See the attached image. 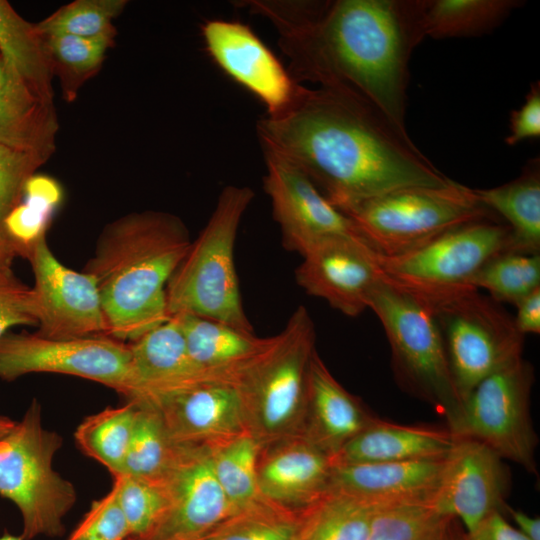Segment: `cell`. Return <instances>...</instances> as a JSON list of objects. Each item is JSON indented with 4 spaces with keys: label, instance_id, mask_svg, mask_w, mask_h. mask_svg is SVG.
<instances>
[{
    "label": "cell",
    "instance_id": "obj_29",
    "mask_svg": "<svg viewBox=\"0 0 540 540\" xmlns=\"http://www.w3.org/2000/svg\"><path fill=\"white\" fill-rule=\"evenodd\" d=\"M0 56L34 93L54 102V91L43 36L6 0H0Z\"/></svg>",
    "mask_w": 540,
    "mask_h": 540
},
{
    "label": "cell",
    "instance_id": "obj_43",
    "mask_svg": "<svg viewBox=\"0 0 540 540\" xmlns=\"http://www.w3.org/2000/svg\"><path fill=\"white\" fill-rule=\"evenodd\" d=\"M540 136V83H532L523 105L511 111L509 134L505 138L510 146Z\"/></svg>",
    "mask_w": 540,
    "mask_h": 540
},
{
    "label": "cell",
    "instance_id": "obj_40",
    "mask_svg": "<svg viewBox=\"0 0 540 540\" xmlns=\"http://www.w3.org/2000/svg\"><path fill=\"white\" fill-rule=\"evenodd\" d=\"M46 162L36 154L0 145V230H5L6 217L21 203L28 180Z\"/></svg>",
    "mask_w": 540,
    "mask_h": 540
},
{
    "label": "cell",
    "instance_id": "obj_9",
    "mask_svg": "<svg viewBox=\"0 0 540 540\" xmlns=\"http://www.w3.org/2000/svg\"><path fill=\"white\" fill-rule=\"evenodd\" d=\"M423 298L440 329L461 404L483 379L522 356L524 335L514 317L479 290Z\"/></svg>",
    "mask_w": 540,
    "mask_h": 540
},
{
    "label": "cell",
    "instance_id": "obj_3",
    "mask_svg": "<svg viewBox=\"0 0 540 540\" xmlns=\"http://www.w3.org/2000/svg\"><path fill=\"white\" fill-rule=\"evenodd\" d=\"M191 242L183 221L162 211L106 226L84 271L95 279L112 338L134 342L169 319L166 285Z\"/></svg>",
    "mask_w": 540,
    "mask_h": 540
},
{
    "label": "cell",
    "instance_id": "obj_20",
    "mask_svg": "<svg viewBox=\"0 0 540 540\" xmlns=\"http://www.w3.org/2000/svg\"><path fill=\"white\" fill-rule=\"evenodd\" d=\"M159 413L170 439L210 447L247 432L238 383L208 381L164 399Z\"/></svg>",
    "mask_w": 540,
    "mask_h": 540
},
{
    "label": "cell",
    "instance_id": "obj_26",
    "mask_svg": "<svg viewBox=\"0 0 540 540\" xmlns=\"http://www.w3.org/2000/svg\"><path fill=\"white\" fill-rule=\"evenodd\" d=\"M456 440L448 428L400 425L379 418L343 446L331 461L345 464L443 458Z\"/></svg>",
    "mask_w": 540,
    "mask_h": 540
},
{
    "label": "cell",
    "instance_id": "obj_25",
    "mask_svg": "<svg viewBox=\"0 0 540 540\" xmlns=\"http://www.w3.org/2000/svg\"><path fill=\"white\" fill-rule=\"evenodd\" d=\"M58 130L54 102L34 93L0 56V145L48 160Z\"/></svg>",
    "mask_w": 540,
    "mask_h": 540
},
{
    "label": "cell",
    "instance_id": "obj_37",
    "mask_svg": "<svg viewBox=\"0 0 540 540\" xmlns=\"http://www.w3.org/2000/svg\"><path fill=\"white\" fill-rule=\"evenodd\" d=\"M298 512L267 500L238 510L204 540H295Z\"/></svg>",
    "mask_w": 540,
    "mask_h": 540
},
{
    "label": "cell",
    "instance_id": "obj_36",
    "mask_svg": "<svg viewBox=\"0 0 540 540\" xmlns=\"http://www.w3.org/2000/svg\"><path fill=\"white\" fill-rule=\"evenodd\" d=\"M126 0H75L36 23L43 35H68L115 44L113 20L127 5Z\"/></svg>",
    "mask_w": 540,
    "mask_h": 540
},
{
    "label": "cell",
    "instance_id": "obj_49",
    "mask_svg": "<svg viewBox=\"0 0 540 540\" xmlns=\"http://www.w3.org/2000/svg\"><path fill=\"white\" fill-rule=\"evenodd\" d=\"M16 421L0 415V439L5 437L15 426Z\"/></svg>",
    "mask_w": 540,
    "mask_h": 540
},
{
    "label": "cell",
    "instance_id": "obj_23",
    "mask_svg": "<svg viewBox=\"0 0 540 540\" xmlns=\"http://www.w3.org/2000/svg\"><path fill=\"white\" fill-rule=\"evenodd\" d=\"M171 317L178 321L193 362L216 381L238 383L276 341V335L259 337L254 331L188 313Z\"/></svg>",
    "mask_w": 540,
    "mask_h": 540
},
{
    "label": "cell",
    "instance_id": "obj_12",
    "mask_svg": "<svg viewBox=\"0 0 540 540\" xmlns=\"http://www.w3.org/2000/svg\"><path fill=\"white\" fill-rule=\"evenodd\" d=\"M130 362V346L106 336L49 339L7 333L0 339V379L9 382L30 373H59L101 383L125 397Z\"/></svg>",
    "mask_w": 540,
    "mask_h": 540
},
{
    "label": "cell",
    "instance_id": "obj_44",
    "mask_svg": "<svg viewBox=\"0 0 540 540\" xmlns=\"http://www.w3.org/2000/svg\"><path fill=\"white\" fill-rule=\"evenodd\" d=\"M464 540H530L513 527L501 512L486 517L471 532L464 533Z\"/></svg>",
    "mask_w": 540,
    "mask_h": 540
},
{
    "label": "cell",
    "instance_id": "obj_46",
    "mask_svg": "<svg viewBox=\"0 0 540 540\" xmlns=\"http://www.w3.org/2000/svg\"><path fill=\"white\" fill-rule=\"evenodd\" d=\"M17 256L26 257V249L5 230H0V278L13 275L12 264Z\"/></svg>",
    "mask_w": 540,
    "mask_h": 540
},
{
    "label": "cell",
    "instance_id": "obj_32",
    "mask_svg": "<svg viewBox=\"0 0 540 540\" xmlns=\"http://www.w3.org/2000/svg\"><path fill=\"white\" fill-rule=\"evenodd\" d=\"M207 449L214 476L235 512L266 500L257 477L261 446L248 432Z\"/></svg>",
    "mask_w": 540,
    "mask_h": 540
},
{
    "label": "cell",
    "instance_id": "obj_15",
    "mask_svg": "<svg viewBox=\"0 0 540 540\" xmlns=\"http://www.w3.org/2000/svg\"><path fill=\"white\" fill-rule=\"evenodd\" d=\"M161 482L167 507L142 540H204L235 512L214 476L205 446L183 445Z\"/></svg>",
    "mask_w": 540,
    "mask_h": 540
},
{
    "label": "cell",
    "instance_id": "obj_13",
    "mask_svg": "<svg viewBox=\"0 0 540 540\" xmlns=\"http://www.w3.org/2000/svg\"><path fill=\"white\" fill-rule=\"evenodd\" d=\"M26 258L34 274L37 335L49 339L109 335L99 291L89 273L64 266L50 250L46 234L29 246Z\"/></svg>",
    "mask_w": 540,
    "mask_h": 540
},
{
    "label": "cell",
    "instance_id": "obj_39",
    "mask_svg": "<svg viewBox=\"0 0 540 540\" xmlns=\"http://www.w3.org/2000/svg\"><path fill=\"white\" fill-rule=\"evenodd\" d=\"M113 483L131 537L144 539L159 522L167 507L164 484L125 474L115 476Z\"/></svg>",
    "mask_w": 540,
    "mask_h": 540
},
{
    "label": "cell",
    "instance_id": "obj_27",
    "mask_svg": "<svg viewBox=\"0 0 540 540\" xmlns=\"http://www.w3.org/2000/svg\"><path fill=\"white\" fill-rule=\"evenodd\" d=\"M482 205L501 216L510 230L509 252L540 254V160L530 159L521 174L497 187L474 189Z\"/></svg>",
    "mask_w": 540,
    "mask_h": 540
},
{
    "label": "cell",
    "instance_id": "obj_31",
    "mask_svg": "<svg viewBox=\"0 0 540 540\" xmlns=\"http://www.w3.org/2000/svg\"><path fill=\"white\" fill-rule=\"evenodd\" d=\"M139 407L131 402L87 416L74 432L78 448L113 475H120L134 433Z\"/></svg>",
    "mask_w": 540,
    "mask_h": 540
},
{
    "label": "cell",
    "instance_id": "obj_41",
    "mask_svg": "<svg viewBox=\"0 0 540 540\" xmlns=\"http://www.w3.org/2000/svg\"><path fill=\"white\" fill-rule=\"evenodd\" d=\"M130 528L118 500L116 485L91 503L83 519L66 540H128Z\"/></svg>",
    "mask_w": 540,
    "mask_h": 540
},
{
    "label": "cell",
    "instance_id": "obj_47",
    "mask_svg": "<svg viewBox=\"0 0 540 540\" xmlns=\"http://www.w3.org/2000/svg\"><path fill=\"white\" fill-rule=\"evenodd\" d=\"M517 529L530 540H540V519L531 517L520 510L507 507Z\"/></svg>",
    "mask_w": 540,
    "mask_h": 540
},
{
    "label": "cell",
    "instance_id": "obj_34",
    "mask_svg": "<svg viewBox=\"0 0 540 540\" xmlns=\"http://www.w3.org/2000/svg\"><path fill=\"white\" fill-rule=\"evenodd\" d=\"M182 446L170 439L155 409L139 407L121 474L160 482L172 468Z\"/></svg>",
    "mask_w": 540,
    "mask_h": 540
},
{
    "label": "cell",
    "instance_id": "obj_16",
    "mask_svg": "<svg viewBox=\"0 0 540 540\" xmlns=\"http://www.w3.org/2000/svg\"><path fill=\"white\" fill-rule=\"evenodd\" d=\"M480 441L457 437L445 458L432 506L443 516L458 519L471 532L494 512L507 510L510 489L507 466Z\"/></svg>",
    "mask_w": 540,
    "mask_h": 540
},
{
    "label": "cell",
    "instance_id": "obj_6",
    "mask_svg": "<svg viewBox=\"0 0 540 540\" xmlns=\"http://www.w3.org/2000/svg\"><path fill=\"white\" fill-rule=\"evenodd\" d=\"M368 308L377 315L385 331L399 386L429 403L450 423L459 412L461 401L428 301L383 277L369 297Z\"/></svg>",
    "mask_w": 540,
    "mask_h": 540
},
{
    "label": "cell",
    "instance_id": "obj_19",
    "mask_svg": "<svg viewBox=\"0 0 540 540\" xmlns=\"http://www.w3.org/2000/svg\"><path fill=\"white\" fill-rule=\"evenodd\" d=\"M130 346L128 402L155 409L164 399L198 384L216 381L191 359L175 317L145 333Z\"/></svg>",
    "mask_w": 540,
    "mask_h": 540
},
{
    "label": "cell",
    "instance_id": "obj_24",
    "mask_svg": "<svg viewBox=\"0 0 540 540\" xmlns=\"http://www.w3.org/2000/svg\"><path fill=\"white\" fill-rule=\"evenodd\" d=\"M378 419L334 378L316 352L311 362L301 436L332 458Z\"/></svg>",
    "mask_w": 540,
    "mask_h": 540
},
{
    "label": "cell",
    "instance_id": "obj_50",
    "mask_svg": "<svg viewBox=\"0 0 540 540\" xmlns=\"http://www.w3.org/2000/svg\"><path fill=\"white\" fill-rule=\"evenodd\" d=\"M0 540H23L22 536H14L12 534L4 533L0 536Z\"/></svg>",
    "mask_w": 540,
    "mask_h": 540
},
{
    "label": "cell",
    "instance_id": "obj_38",
    "mask_svg": "<svg viewBox=\"0 0 540 540\" xmlns=\"http://www.w3.org/2000/svg\"><path fill=\"white\" fill-rule=\"evenodd\" d=\"M452 519L429 503L385 505L375 513L365 540H432Z\"/></svg>",
    "mask_w": 540,
    "mask_h": 540
},
{
    "label": "cell",
    "instance_id": "obj_11",
    "mask_svg": "<svg viewBox=\"0 0 540 540\" xmlns=\"http://www.w3.org/2000/svg\"><path fill=\"white\" fill-rule=\"evenodd\" d=\"M510 230L496 218L453 228L401 255L379 256L385 278L423 297L471 288L477 271L494 256L507 252ZM474 289V288H473Z\"/></svg>",
    "mask_w": 540,
    "mask_h": 540
},
{
    "label": "cell",
    "instance_id": "obj_10",
    "mask_svg": "<svg viewBox=\"0 0 540 540\" xmlns=\"http://www.w3.org/2000/svg\"><path fill=\"white\" fill-rule=\"evenodd\" d=\"M533 367L522 356L483 379L448 423L456 436L482 442L501 458L537 474V435L530 416Z\"/></svg>",
    "mask_w": 540,
    "mask_h": 540
},
{
    "label": "cell",
    "instance_id": "obj_48",
    "mask_svg": "<svg viewBox=\"0 0 540 540\" xmlns=\"http://www.w3.org/2000/svg\"><path fill=\"white\" fill-rule=\"evenodd\" d=\"M456 519H452L446 528L432 540H464V533L455 527Z\"/></svg>",
    "mask_w": 540,
    "mask_h": 540
},
{
    "label": "cell",
    "instance_id": "obj_5",
    "mask_svg": "<svg viewBox=\"0 0 540 540\" xmlns=\"http://www.w3.org/2000/svg\"><path fill=\"white\" fill-rule=\"evenodd\" d=\"M315 333L309 312L299 306L238 382L246 430L261 447L302 435Z\"/></svg>",
    "mask_w": 540,
    "mask_h": 540
},
{
    "label": "cell",
    "instance_id": "obj_45",
    "mask_svg": "<svg viewBox=\"0 0 540 540\" xmlns=\"http://www.w3.org/2000/svg\"><path fill=\"white\" fill-rule=\"evenodd\" d=\"M517 313L514 323L522 334L540 333V287L524 297L516 305Z\"/></svg>",
    "mask_w": 540,
    "mask_h": 540
},
{
    "label": "cell",
    "instance_id": "obj_18",
    "mask_svg": "<svg viewBox=\"0 0 540 540\" xmlns=\"http://www.w3.org/2000/svg\"><path fill=\"white\" fill-rule=\"evenodd\" d=\"M201 34L211 59L255 95L266 114L277 113L290 102L298 84L248 25L211 19L203 23Z\"/></svg>",
    "mask_w": 540,
    "mask_h": 540
},
{
    "label": "cell",
    "instance_id": "obj_1",
    "mask_svg": "<svg viewBox=\"0 0 540 540\" xmlns=\"http://www.w3.org/2000/svg\"><path fill=\"white\" fill-rule=\"evenodd\" d=\"M426 0H244L268 20L295 83L345 86L399 131L405 125L409 61L425 38Z\"/></svg>",
    "mask_w": 540,
    "mask_h": 540
},
{
    "label": "cell",
    "instance_id": "obj_2",
    "mask_svg": "<svg viewBox=\"0 0 540 540\" xmlns=\"http://www.w3.org/2000/svg\"><path fill=\"white\" fill-rule=\"evenodd\" d=\"M262 150L294 164L344 212L387 192L451 179L373 105L345 86L298 84L279 112L256 124Z\"/></svg>",
    "mask_w": 540,
    "mask_h": 540
},
{
    "label": "cell",
    "instance_id": "obj_21",
    "mask_svg": "<svg viewBox=\"0 0 540 540\" xmlns=\"http://www.w3.org/2000/svg\"><path fill=\"white\" fill-rule=\"evenodd\" d=\"M331 457L296 436L263 446L257 461L261 495L267 501L299 512L328 489Z\"/></svg>",
    "mask_w": 540,
    "mask_h": 540
},
{
    "label": "cell",
    "instance_id": "obj_42",
    "mask_svg": "<svg viewBox=\"0 0 540 540\" xmlns=\"http://www.w3.org/2000/svg\"><path fill=\"white\" fill-rule=\"evenodd\" d=\"M18 325H37L36 307L32 289L11 275L0 278V339Z\"/></svg>",
    "mask_w": 540,
    "mask_h": 540
},
{
    "label": "cell",
    "instance_id": "obj_8",
    "mask_svg": "<svg viewBox=\"0 0 540 540\" xmlns=\"http://www.w3.org/2000/svg\"><path fill=\"white\" fill-rule=\"evenodd\" d=\"M380 256L416 249L460 225L496 218L474 189L450 180L443 186H414L367 199L344 211Z\"/></svg>",
    "mask_w": 540,
    "mask_h": 540
},
{
    "label": "cell",
    "instance_id": "obj_4",
    "mask_svg": "<svg viewBox=\"0 0 540 540\" xmlns=\"http://www.w3.org/2000/svg\"><path fill=\"white\" fill-rule=\"evenodd\" d=\"M254 196L246 186L222 189L207 224L166 285L169 318L188 313L254 331L244 311L234 263L239 225Z\"/></svg>",
    "mask_w": 540,
    "mask_h": 540
},
{
    "label": "cell",
    "instance_id": "obj_22",
    "mask_svg": "<svg viewBox=\"0 0 540 540\" xmlns=\"http://www.w3.org/2000/svg\"><path fill=\"white\" fill-rule=\"evenodd\" d=\"M445 458L333 464L327 490L381 504H432Z\"/></svg>",
    "mask_w": 540,
    "mask_h": 540
},
{
    "label": "cell",
    "instance_id": "obj_28",
    "mask_svg": "<svg viewBox=\"0 0 540 540\" xmlns=\"http://www.w3.org/2000/svg\"><path fill=\"white\" fill-rule=\"evenodd\" d=\"M381 504L337 490H327L298 512L295 540H365Z\"/></svg>",
    "mask_w": 540,
    "mask_h": 540
},
{
    "label": "cell",
    "instance_id": "obj_33",
    "mask_svg": "<svg viewBox=\"0 0 540 540\" xmlns=\"http://www.w3.org/2000/svg\"><path fill=\"white\" fill-rule=\"evenodd\" d=\"M42 36L51 74L58 79L64 101L71 103L100 71L107 50L114 44L68 35Z\"/></svg>",
    "mask_w": 540,
    "mask_h": 540
},
{
    "label": "cell",
    "instance_id": "obj_30",
    "mask_svg": "<svg viewBox=\"0 0 540 540\" xmlns=\"http://www.w3.org/2000/svg\"><path fill=\"white\" fill-rule=\"evenodd\" d=\"M522 3L519 0H426L425 37L481 36L499 26Z\"/></svg>",
    "mask_w": 540,
    "mask_h": 540
},
{
    "label": "cell",
    "instance_id": "obj_17",
    "mask_svg": "<svg viewBox=\"0 0 540 540\" xmlns=\"http://www.w3.org/2000/svg\"><path fill=\"white\" fill-rule=\"evenodd\" d=\"M295 270L298 285L349 317L368 308V300L384 275L378 254L363 240L335 237L303 256Z\"/></svg>",
    "mask_w": 540,
    "mask_h": 540
},
{
    "label": "cell",
    "instance_id": "obj_7",
    "mask_svg": "<svg viewBox=\"0 0 540 540\" xmlns=\"http://www.w3.org/2000/svg\"><path fill=\"white\" fill-rule=\"evenodd\" d=\"M62 437L42 425L33 400L22 419L0 439V496L12 501L23 522L22 538L57 537L77 500L74 485L54 468Z\"/></svg>",
    "mask_w": 540,
    "mask_h": 540
},
{
    "label": "cell",
    "instance_id": "obj_14",
    "mask_svg": "<svg viewBox=\"0 0 540 540\" xmlns=\"http://www.w3.org/2000/svg\"><path fill=\"white\" fill-rule=\"evenodd\" d=\"M262 151L266 166L263 187L287 250L303 256L327 239H363L350 217L332 205L305 173L288 160Z\"/></svg>",
    "mask_w": 540,
    "mask_h": 540
},
{
    "label": "cell",
    "instance_id": "obj_35",
    "mask_svg": "<svg viewBox=\"0 0 540 540\" xmlns=\"http://www.w3.org/2000/svg\"><path fill=\"white\" fill-rule=\"evenodd\" d=\"M469 286L486 290L500 304L516 305L540 287V254L500 253L477 271Z\"/></svg>",
    "mask_w": 540,
    "mask_h": 540
},
{
    "label": "cell",
    "instance_id": "obj_51",
    "mask_svg": "<svg viewBox=\"0 0 540 540\" xmlns=\"http://www.w3.org/2000/svg\"><path fill=\"white\" fill-rule=\"evenodd\" d=\"M128 540H138V539H135V538L130 537Z\"/></svg>",
    "mask_w": 540,
    "mask_h": 540
}]
</instances>
